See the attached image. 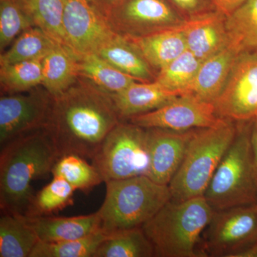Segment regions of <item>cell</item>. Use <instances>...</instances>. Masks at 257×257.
<instances>
[{
  "label": "cell",
  "mask_w": 257,
  "mask_h": 257,
  "mask_svg": "<svg viewBox=\"0 0 257 257\" xmlns=\"http://www.w3.org/2000/svg\"><path fill=\"white\" fill-rule=\"evenodd\" d=\"M121 121L110 94L79 77L67 90L54 96L47 128L60 157L77 155L92 160Z\"/></svg>",
  "instance_id": "cell-1"
},
{
  "label": "cell",
  "mask_w": 257,
  "mask_h": 257,
  "mask_svg": "<svg viewBox=\"0 0 257 257\" xmlns=\"http://www.w3.org/2000/svg\"><path fill=\"white\" fill-rule=\"evenodd\" d=\"M58 152L47 128L14 139L1 147L2 213L25 215L34 194L32 183L52 174Z\"/></svg>",
  "instance_id": "cell-2"
},
{
  "label": "cell",
  "mask_w": 257,
  "mask_h": 257,
  "mask_svg": "<svg viewBox=\"0 0 257 257\" xmlns=\"http://www.w3.org/2000/svg\"><path fill=\"white\" fill-rule=\"evenodd\" d=\"M214 211L204 196L182 201L171 199L142 227L153 245L155 256H202V235Z\"/></svg>",
  "instance_id": "cell-3"
},
{
  "label": "cell",
  "mask_w": 257,
  "mask_h": 257,
  "mask_svg": "<svg viewBox=\"0 0 257 257\" xmlns=\"http://www.w3.org/2000/svg\"><path fill=\"white\" fill-rule=\"evenodd\" d=\"M106 194L96 211L99 229L106 236L142 227L172 199L169 185L146 175L105 182Z\"/></svg>",
  "instance_id": "cell-4"
},
{
  "label": "cell",
  "mask_w": 257,
  "mask_h": 257,
  "mask_svg": "<svg viewBox=\"0 0 257 257\" xmlns=\"http://www.w3.org/2000/svg\"><path fill=\"white\" fill-rule=\"evenodd\" d=\"M236 132L231 120L225 118L215 126L198 128L169 184L172 199L182 201L204 196Z\"/></svg>",
  "instance_id": "cell-5"
},
{
  "label": "cell",
  "mask_w": 257,
  "mask_h": 257,
  "mask_svg": "<svg viewBox=\"0 0 257 257\" xmlns=\"http://www.w3.org/2000/svg\"><path fill=\"white\" fill-rule=\"evenodd\" d=\"M251 126L237 128L204 197L214 211L257 203V170L251 144Z\"/></svg>",
  "instance_id": "cell-6"
},
{
  "label": "cell",
  "mask_w": 257,
  "mask_h": 257,
  "mask_svg": "<svg viewBox=\"0 0 257 257\" xmlns=\"http://www.w3.org/2000/svg\"><path fill=\"white\" fill-rule=\"evenodd\" d=\"M91 161L104 182L147 176L150 159L146 128L123 120L104 139Z\"/></svg>",
  "instance_id": "cell-7"
},
{
  "label": "cell",
  "mask_w": 257,
  "mask_h": 257,
  "mask_svg": "<svg viewBox=\"0 0 257 257\" xmlns=\"http://www.w3.org/2000/svg\"><path fill=\"white\" fill-rule=\"evenodd\" d=\"M257 242V203L214 211L202 235V256L237 257Z\"/></svg>",
  "instance_id": "cell-8"
},
{
  "label": "cell",
  "mask_w": 257,
  "mask_h": 257,
  "mask_svg": "<svg viewBox=\"0 0 257 257\" xmlns=\"http://www.w3.org/2000/svg\"><path fill=\"white\" fill-rule=\"evenodd\" d=\"M53 99L42 85L27 92L1 94V147L25 134L47 128Z\"/></svg>",
  "instance_id": "cell-9"
},
{
  "label": "cell",
  "mask_w": 257,
  "mask_h": 257,
  "mask_svg": "<svg viewBox=\"0 0 257 257\" xmlns=\"http://www.w3.org/2000/svg\"><path fill=\"white\" fill-rule=\"evenodd\" d=\"M106 18L113 31L127 37L174 28L186 20L169 0H124Z\"/></svg>",
  "instance_id": "cell-10"
},
{
  "label": "cell",
  "mask_w": 257,
  "mask_h": 257,
  "mask_svg": "<svg viewBox=\"0 0 257 257\" xmlns=\"http://www.w3.org/2000/svg\"><path fill=\"white\" fill-rule=\"evenodd\" d=\"M66 45L78 58L96 54L114 36L107 18L89 0H64Z\"/></svg>",
  "instance_id": "cell-11"
},
{
  "label": "cell",
  "mask_w": 257,
  "mask_h": 257,
  "mask_svg": "<svg viewBox=\"0 0 257 257\" xmlns=\"http://www.w3.org/2000/svg\"><path fill=\"white\" fill-rule=\"evenodd\" d=\"M214 104L220 117L231 121H246L257 116V52L238 56Z\"/></svg>",
  "instance_id": "cell-12"
},
{
  "label": "cell",
  "mask_w": 257,
  "mask_h": 257,
  "mask_svg": "<svg viewBox=\"0 0 257 257\" xmlns=\"http://www.w3.org/2000/svg\"><path fill=\"white\" fill-rule=\"evenodd\" d=\"M224 119L216 113L214 103L202 100L192 94H184L155 110L126 120L145 128L186 131L212 127L220 124Z\"/></svg>",
  "instance_id": "cell-13"
},
{
  "label": "cell",
  "mask_w": 257,
  "mask_h": 257,
  "mask_svg": "<svg viewBox=\"0 0 257 257\" xmlns=\"http://www.w3.org/2000/svg\"><path fill=\"white\" fill-rule=\"evenodd\" d=\"M146 130L150 159L147 176L157 183L169 185L198 128L186 131L160 128Z\"/></svg>",
  "instance_id": "cell-14"
},
{
  "label": "cell",
  "mask_w": 257,
  "mask_h": 257,
  "mask_svg": "<svg viewBox=\"0 0 257 257\" xmlns=\"http://www.w3.org/2000/svg\"><path fill=\"white\" fill-rule=\"evenodd\" d=\"M224 15L217 10L186 19L181 25L187 50L203 61L230 43Z\"/></svg>",
  "instance_id": "cell-15"
},
{
  "label": "cell",
  "mask_w": 257,
  "mask_h": 257,
  "mask_svg": "<svg viewBox=\"0 0 257 257\" xmlns=\"http://www.w3.org/2000/svg\"><path fill=\"white\" fill-rule=\"evenodd\" d=\"M239 49L230 43L215 55L203 61L195 78L184 94L214 103L224 89L238 56Z\"/></svg>",
  "instance_id": "cell-16"
},
{
  "label": "cell",
  "mask_w": 257,
  "mask_h": 257,
  "mask_svg": "<svg viewBox=\"0 0 257 257\" xmlns=\"http://www.w3.org/2000/svg\"><path fill=\"white\" fill-rule=\"evenodd\" d=\"M23 217L42 242H59L81 239L101 231L97 212L70 217L52 215L37 217L23 216Z\"/></svg>",
  "instance_id": "cell-17"
},
{
  "label": "cell",
  "mask_w": 257,
  "mask_h": 257,
  "mask_svg": "<svg viewBox=\"0 0 257 257\" xmlns=\"http://www.w3.org/2000/svg\"><path fill=\"white\" fill-rule=\"evenodd\" d=\"M110 95L121 119L126 120L155 110L182 94L169 90L156 81H136L121 92Z\"/></svg>",
  "instance_id": "cell-18"
},
{
  "label": "cell",
  "mask_w": 257,
  "mask_h": 257,
  "mask_svg": "<svg viewBox=\"0 0 257 257\" xmlns=\"http://www.w3.org/2000/svg\"><path fill=\"white\" fill-rule=\"evenodd\" d=\"M96 54L139 82H151L156 79L155 71L128 37L115 34Z\"/></svg>",
  "instance_id": "cell-19"
},
{
  "label": "cell",
  "mask_w": 257,
  "mask_h": 257,
  "mask_svg": "<svg viewBox=\"0 0 257 257\" xmlns=\"http://www.w3.org/2000/svg\"><path fill=\"white\" fill-rule=\"evenodd\" d=\"M181 25L145 36L128 38L138 47L154 70L160 71L187 50Z\"/></svg>",
  "instance_id": "cell-20"
},
{
  "label": "cell",
  "mask_w": 257,
  "mask_h": 257,
  "mask_svg": "<svg viewBox=\"0 0 257 257\" xmlns=\"http://www.w3.org/2000/svg\"><path fill=\"white\" fill-rule=\"evenodd\" d=\"M78 59L70 49L62 45L42 59V85L51 95H60L78 79Z\"/></svg>",
  "instance_id": "cell-21"
},
{
  "label": "cell",
  "mask_w": 257,
  "mask_h": 257,
  "mask_svg": "<svg viewBox=\"0 0 257 257\" xmlns=\"http://www.w3.org/2000/svg\"><path fill=\"white\" fill-rule=\"evenodd\" d=\"M40 241L23 215L2 213L0 257H30Z\"/></svg>",
  "instance_id": "cell-22"
},
{
  "label": "cell",
  "mask_w": 257,
  "mask_h": 257,
  "mask_svg": "<svg viewBox=\"0 0 257 257\" xmlns=\"http://www.w3.org/2000/svg\"><path fill=\"white\" fill-rule=\"evenodd\" d=\"M79 77L109 94L124 90L137 79L121 72L96 54H89L78 59Z\"/></svg>",
  "instance_id": "cell-23"
},
{
  "label": "cell",
  "mask_w": 257,
  "mask_h": 257,
  "mask_svg": "<svg viewBox=\"0 0 257 257\" xmlns=\"http://www.w3.org/2000/svg\"><path fill=\"white\" fill-rule=\"evenodd\" d=\"M34 27L67 47L63 27L64 0H16Z\"/></svg>",
  "instance_id": "cell-24"
},
{
  "label": "cell",
  "mask_w": 257,
  "mask_h": 257,
  "mask_svg": "<svg viewBox=\"0 0 257 257\" xmlns=\"http://www.w3.org/2000/svg\"><path fill=\"white\" fill-rule=\"evenodd\" d=\"M155 248L143 227L122 230L106 236L93 257H152Z\"/></svg>",
  "instance_id": "cell-25"
},
{
  "label": "cell",
  "mask_w": 257,
  "mask_h": 257,
  "mask_svg": "<svg viewBox=\"0 0 257 257\" xmlns=\"http://www.w3.org/2000/svg\"><path fill=\"white\" fill-rule=\"evenodd\" d=\"M60 44L52 40L41 29L31 27L22 32L10 48L2 52L0 65L25 62L42 60Z\"/></svg>",
  "instance_id": "cell-26"
},
{
  "label": "cell",
  "mask_w": 257,
  "mask_h": 257,
  "mask_svg": "<svg viewBox=\"0 0 257 257\" xmlns=\"http://www.w3.org/2000/svg\"><path fill=\"white\" fill-rule=\"evenodd\" d=\"M230 42L242 52H257V0H246L226 18Z\"/></svg>",
  "instance_id": "cell-27"
},
{
  "label": "cell",
  "mask_w": 257,
  "mask_h": 257,
  "mask_svg": "<svg viewBox=\"0 0 257 257\" xmlns=\"http://www.w3.org/2000/svg\"><path fill=\"white\" fill-rule=\"evenodd\" d=\"M75 191L67 181L54 177L50 184L34 194L23 216L28 217L51 216L63 210L74 204Z\"/></svg>",
  "instance_id": "cell-28"
},
{
  "label": "cell",
  "mask_w": 257,
  "mask_h": 257,
  "mask_svg": "<svg viewBox=\"0 0 257 257\" xmlns=\"http://www.w3.org/2000/svg\"><path fill=\"white\" fill-rule=\"evenodd\" d=\"M53 177L67 181L75 190L88 194L104 179L92 164L77 155H64L59 158L52 170Z\"/></svg>",
  "instance_id": "cell-29"
},
{
  "label": "cell",
  "mask_w": 257,
  "mask_h": 257,
  "mask_svg": "<svg viewBox=\"0 0 257 257\" xmlns=\"http://www.w3.org/2000/svg\"><path fill=\"white\" fill-rule=\"evenodd\" d=\"M42 60L0 65L1 94L27 92L42 85Z\"/></svg>",
  "instance_id": "cell-30"
},
{
  "label": "cell",
  "mask_w": 257,
  "mask_h": 257,
  "mask_svg": "<svg viewBox=\"0 0 257 257\" xmlns=\"http://www.w3.org/2000/svg\"><path fill=\"white\" fill-rule=\"evenodd\" d=\"M202 62L190 51L186 50L158 71L155 81L169 90L180 92L184 95L187 88L195 78Z\"/></svg>",
  "instance_id": "cell-31"
},
{
  "label": "cell",
  "mask_w": 257,
  "mask_h": 257,
  "mask_svg": "<svg viewBox=\"0 0 257 257\" xmlns=\"http://www.w3.org/2000/svg\"><path fill=\"white\" fill-rule=\"evenodd\" d=\"M106 237L102 231H98L81 239L59 242L39 241L30 257H93Z\"/></svg>",
  "instance_id": "cell-32"
},
{
  "label": "cell",
  "mask_w": 257,
  "mask_h": 257,
  "mask_svg": "<svg viewBox=\"0 0 257 257\" xmlns=\"http://www.w3.org/2000/svg\"><path fill=\"white\" fill-rule=\"evenodd\" d=\"M34 27L16 0H0V51L4 52L23 31Z\"/></svg>",
  "instance_id": "cell-33"
},
{
  "label": "cell",
  "mask_w": 257,
  "mask_h": 257,
  "mask_svg": "<svg viewBox=\"0 0 257 257\" xmlns=\"http://www.w3.org/2000/svg\"><path fill=\"white\" fill-rule=\"evenodd\" d=\"M182 16L192 18L216 10L212 0H169Z\"/></svg>",
  "instance_id": "cell-34"
},
{
  "label": "cell",
  "mask_w": 257,
  "mask_h": 257,
  "mask_svg": "<svg viewBox=\"0 0 257 257\" xmlns=\"http://www.w3.org/2000/svg\"><path fill=\"white\" fill-rule=\"evenodd\" d=\"M246 0H212L216 10L225 16H229Z\"/></svg>",
  "instance_id": "cell-35"
},
{
  "label": "cell",
  "mask_w": 257,
  "mask_h": 257,
  "mask_svg": "<svg viewBox=\"0 0 257 257\" xmlns=\"http://www.w3.org/2000/svg\"><path fill=\"white\" fill-rule=\"evenodd\" d=\"M102 14L107 18L109 13L124 0H89Z\"/></svg>",
  "instance_id": "cell-36"
},
{
  "label": "cell",
  "mask_w": 257,
  "mask_h": 257,
  "mask_svg": "<svg viewBox=\"0 0 257 257\" xmlns=\"http://www.w3.org/2000/svg\"><path fill=\"white\" fill-rule=\"evenodd\" d=\"M253 122L251 125V144L252 148L253 160L257 170V116L253 119Z\"/></svg>",
  "instance_id": "cell-37"
},
{
  "label": "cell",
  "mask_w": 257,
  "mask_h": 257,
  "mask_svg": "<svg viewBox=\"0 0 257 257\" xmlns=\"http://www.w3.org/2000/svg\"><path fill=\"white\" fill-rule=\"evenodd\" d=\"M237 257H257V242L246 251L240 253Z\"/></svg>",
  "instance_id": "cell-38"
}]
</instances>
